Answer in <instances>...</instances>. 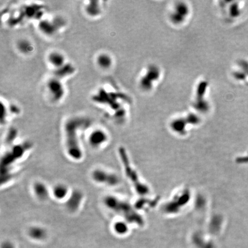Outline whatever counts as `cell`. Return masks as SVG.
Instances as JSON below:
<instances>
[{
	"label": "cell",
	"instance_id": "6da1fadb",
	"mask_svg": "<svg viewBox=\"0 0 248 248\" xmlns=\"http://www.w3.org/2000/svg\"><path fill=\"white\" fill-rule=\"evenodd\" d=\"M85 123L80 119H71L64 128L65 153L71 160L79 162L84 158V151L81 143L80 133Z\"/></svg>",
	"mask_w": 248,
	"mask_h": 248
},
{
	"label": "cell",
	"instance_id": "7a4b0ae2",
	"mask_svg": "<svg viewBox=\"0 0 248 248\" xmlns=\"http://www.w3.org/2000/svg\"><path fill=\"white\" fill-rule=\"evenodd\" d=\"M102 204L107 209L122 216L127 221H133L134 211L129 204L123 200L113 195H106L102 199Z\"/></svg>",
	"mask_w": 248,
	"mask_h": 248
},
{
	"label": "cell",
	"instance_id": "3957f363",
	"mask_svg": "<svg viewBox=\"0 0 248 248\" xmlns=\"http://www.w3.org/2000/svg\"><path fill=\"white\" fill-rule=\"evenodd\" d=\"M90 178L94 183L106 187H114L119 183V178L117 174L104 168L98 167L92 170Z\"/></svg>",
	"mask_w": 248,
	"mask_h": 248
},
{
	"label": "cell",
	"instance_id": "277c9868",
	"mask_svg": "<svg viewBox=\"0 0 248 248\" xmlns=\"http://www.w3.org/2000/svg\"><path fill=\"white\" fill-rule=\"evenodd\" d=\"M109 137L106 130L102 128L93 129L87 136V144L91 149L100 150L106 147Z\"/></svg>",
	"mask_w": 248,
	"mask_h": 248
},
{
	"label": "cell",
	"instance_id": "5b68a950",
	"mask_svg": "<svg viewBox=\"0 0 248 248\" xmlns=\"http://www.w3.org/2000/svg\"><path fill=\"white\" fill-rule=\"evenodd\" d=\"M84 199V193L82 190L80 189L71 190L69 197L65 202V207L70 213H76L82 207Z\"/></svg>",
	"mask_w": 248,
	"mask_h": 248
},
{
	"label": "cell",
	"instance_id": "8992f818",
	"mask_svg": "<svg viewBox=\"0 0 248 248\" xmlns=\"http://www.w3.org/2000/svg\"><path fill=\"white\" fill-rule=\"evenodd\" d=\"M32 192L35 198L44 202L51 197V189L43 181L36 180L32 185Z\"/></svg>",
	"mask_w": 248,
	"mask_h": 248
},
{
	"label": "cell",
	"instance_id": "52a82bcc",
	"mask_svg": "<svg viewBox=\"0 0 248 248\" xmlns=\"http://www.w3.org/2000/svg\"><path fill=\"white\" fill-rule=\"evenodd\" d=\"M71 190L67 184L56 183L51 189V197L58 202H64L69 197Z\"/></svg>",
	"mask_w": 248,
	"mask_h": 248
},
{
	"label": "cell",
	"instance_id": "ba28073f",
	"mask_svg": "<svg viewBox=\"0 0 248 248\" xmlns=\"http://www.w3.org/2000/svg\"><path fill=\"white\" fill-rule=\"evenodd\" d=\"M48 88L51 96L55 99H59L64 94V88L59 80H50L48 84Z\"/></svg>",
	"mask_w": 248,
	"mask_h": 248
},
{
	"label": "cell",
	"instance_id": "9c48e42d",
	"mask_svg": "<svg viewBox=\"0 0 248 248\" xmlns=\"http://www.w3.org/2000/svg\"><path fill=\"white\" fill-rule=\"evenodd\" d=\"M48 61L50 65L56 69H60L65 64L64 55L58 51L50 53L48 57Z\"/></svg>",
	"mask_w": 248,
	"mask_h": 248
},
{
	"label": "cell",
	"instance_id": "30bf717a",
	"mask_svg": "<svg viewBox=\"0 0 248 248\" xmlns=\"http://www.w3.org/2000/svg\"><path fill=\"white\" fill-rule=\"evenodd\" d=\"M30 237L35 239H42L46 236V231L40 226H31L28 230Z\"/></svg>",
	"mask_w": 248,
	"mask_h": 248
},
{
	"label": "cell",
	"instance_id": "8fae6325",
	"mask_svg": "<svg viewBox=\"0 0 248 248\" xmlns=\"http://www.w3.org/2000/svg\"><path fill=\"white\" fill-rule=\"evenodd\" d=\"M97 63L102 69H106L110 67L112 63V59L109 55L106 54H102L98 56Z\"/></svg>",
	"mask_w": 248,
	"mask_h": 248
},
{
	"label": "cell",
	"instance_id": "7c38bea8",
	"mask_svg": "<svg viewBox=\"0 0 248 248\" xmlns=\"http://www.w3.org/2000/svg\"><path fill=\"white\" fill-rule=\"evenodd\" d=\"M113 228L114 231L119 234L125 233L127 230V226L126 224L121 221L114 222Z\"/></svg>",
	"mask_w": 248,
	"mask_h": 248
},
{
	"label": "cell",
	"instance_id": "4fadbf2b",
	"mask_svg": "<svg viewBox=\"0 0 248 248\" xmlns=\"http://www.w3.org/2000/svg\"><path fill=\"white\" fill-rule=\"evenodd\" d=\"M18 47L20 51L24 53H28L31 51L32 45L30 42L27 40H21L18 43Z\"/></svg>",
	"mask_w": 248,
	"mask_h": 248
}]
</instances>
